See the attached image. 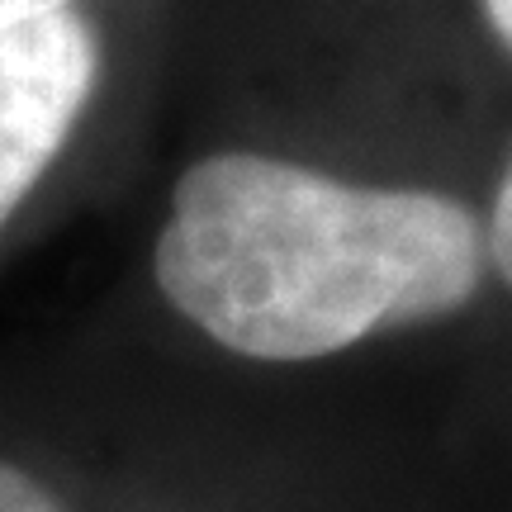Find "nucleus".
I'll return each instance as SVG.
<instances>
[{
    "label": "nucleus",
    "mask_w": 512,
    "mask_h": 512,
    "mask_svg": "<svg viewBox=\"0 0 512 512\" xmlns=\"http://www.w3.org/2000/svg\"><path fill=\"white\" fill-rule=\"evenodd\" d=\"M0 512H67L53 498L48 484H38L34 475H24L19 465L0 460Z\"/></svg>",
    "instance_id": "nucleus-3"
},
{
    "label": "nucleus",
    "mask_w": 512,
    "mask_h": 512,
    "mask_svg": "<svg viewBox=\"0 0 512 512\" xmlns=\"http://www.w3.org/2000/svg\"><path fill=\"white\" fill-rule=\"evenodd\" d=\"M489 256H494L498 275L512 285V157H508V171H503V185H498L494 219H489Z\"/></svg>",
    "instance_id": "nucleus-4"
},
{
    "label": "nucleus",
    "mask_w": 512,
    "mask_h": 512,
    "mask_svg": "<svg viewBox=\"0 0 512 512\" xmlns=\"http://www.w3.org/2000/svg\"><path fill=\"white\" fill-rule=\"evenodd\" d=\"M76 0H0V24L29 15H48V10H72Z\"/></svg>",
    "instance_id": "nucleus-5"
},
{
    "label": "nucleus",
    "mask_w": 512,
    "mask_h": 512,
    "mask_svg": "<svg viewBox=\"0 0 512 512\" xmlns=\"http://www.w3.org/2000/svg\"><path fill=\"white\" fill-rule=\"evenodd\" d=\"M100 76V38L72 10L0 24V223L67 147Z\"/></svg>",
    "instance_id": "nucleus-2"
},
{
    "label": "nucleus",
    "mask_w": 512,
    "mask_h": 512,
    "mask_svg": "<svg viewBox=\"0 0 512 512\" xmlns=\"http://www.w3.org/2000/svg\"><path fill=\"white\" fill-rule=\"evenodd\" d=\"M484 252L479 219L451 195L219 152L176 181L152 266L171 309L219 347L318 361L456 313L479 290Z\"/></svg>",
    "instance_id": "nucleus-1"
},
{
    "label": "nucleus",
    "mask_w": 512,
    "mask_h": 512,
    "mask_svg": "<svg viewBox=\"0 0 512 512\" xmlns=\"http://www.w3.org/2000/svg\"><path fill=\"white\" fill-rule=\"evenodd\" d=\"M479 5H484V19H489L494 38L512 53V0H479Z\"/></svg>",
    "instance_id": "nucleus-6"
}]
</instances>
